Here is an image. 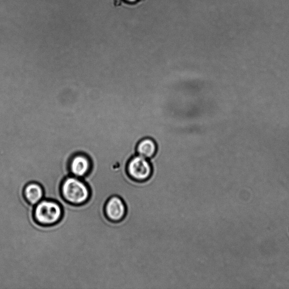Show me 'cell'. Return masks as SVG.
Listing matches in <instances>:
<instances>
[{"instance_id": "6da1fadb", "label": "cell", "mask_w": 289, "mask_h": 289, "mask_svg": "<svg viewBox=\"0 0 289 289\" xmlns=\"http://www.w3.org/2000/svg\"><path fill=\"white\" fill-rule=\"evenodd\" d=\"M61 192L66 202L75 205L86 203L90 195L87 184L80 178L74 176L67 177L63 181Z\"/></svg>"}, {"instance_id": "ba28073f", "label": "cell", "mask_w": 289, "mask_h": 289, "mask_svg": "<svg viewBox=\"0 0 289 289\" xmlns=\"http://www.w3.org/2000/svg\"><path fill=\"white\" fill-rule=\"evenodd\" d=\"M121 1L123 3L126 4V5L134 6L142 2L144 0H121Z\"/></svg>"}, {"instance_id": "5b68a950", "label": "cell", "mask_w": 289, "mask_h": 289, "mask_svg": "<svg viewBox=\"0 0 289 289\" xmlns=\"http://www.w3.org/2000/svg\"><path fill=\"white\" fill-rule=\"evenodd\" d=\"M91 160L84 154H78L71 159L69 163L70 176L79 178L86 176L91 168Z\"/></svg>"}, {"instance_id": "3957f363", "label": "cell", "mask_w": 289, "mask_h": 289, "mask_svg": "<svg viewBox=\"0 0 289 289\" xmlns=\"http://www.w3.org/2000/svg\"><path fill=\"white\" fill-rule=\"evenodd\" d=\"M126 174L131 180L144 182L150 179L153 169L150 161L140 155L130 159L126 165Z\"/></svg>"}, {"instance_id": "7a4b0ae2", "label": "cell", "mask_w": 289, "mask_h": 289, "mask_svg": "<svg viewBox=\"0 0 289 289\" xmlns=\"http://www.w3.org/2000/svg\"><path fill=\"white\" fill-rule=\"evenodd\" d=\"M62 215V206L56 201L43 199L34 207V219L42 225L56 224L60 220Z\"/></svg>"}, {"instance_id": "8992f818", "label": "cell", "mask_w": 289, "mask_h": 289, "mask_svg": "<svg viewBox=\"0 0 289 289\" xmlns=\"http://www.w3.org/2000/svg\"><path fill=\"white\" fill-rule=\"evenodd\" d=\"M24 196L31 205L35 206L44 199V190L42 186L35 182H31L25 186Z\"/></svg>"}, {"instance_id": "52a82bcc", "label": "cell", "mask_w": 289, "mask_h": 289, "mask_svg": "<svg viewBox=\"0 0 289 289\" xmlns=\"http://www.w3.org/2000/svg\"><path fill=\"white\" fill-rule=\"evenodd\" d=\"M157 151V144L154 140L150 138H144L139 142L137 146V152L139 155L144 158H153Z\"/></svg>"}, {"instance_id": "277c9868", "label": "cell", "mask_w": 289, "mask_h": 289, "mask_svg": "<svg viewBox=\"0 0 289 289\" xmlns=\"http://www.w3.org/2000/svg\"><path fill=\"white\" fill-rule=\"evenodd\" d=\"M105 213L110 222L115 223L123 222L127 213V207L124 199L117 195L110 197L105 204Z\"/></svg>"}]
</instances>
